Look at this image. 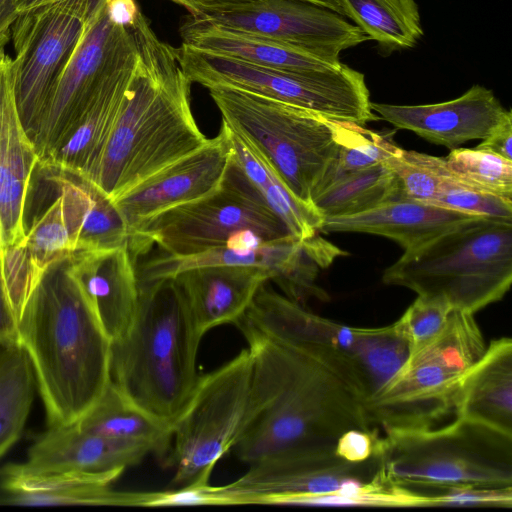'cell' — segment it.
I'll return each mask as SVG.
<instances>
[{
  "label": "cell",
  "instance_id": "74e56055",
  "mask_svg": "<svg viewBox=\"0 0 512 512\" xmlns=\"http://www.w3.org/2000/svg\"><path fill=\"white\" fill-rule=\"evenodd\" d=\"M453 309L437 298L417 296L403 315L394 322L414 353L434 340L445 327Z\"/></svg>",
  "mask_w": 512,
  "mask_h": 512
},
{
  "label": "cell",
  "instance_id": "d4e9b609",
  "mask_svg": "<svg viewBox=\"0 0 512 512\" xmlns=\"http://www.w3.org/2000/svg\"><path fill=\"white\" fill-rule=\"evenodd\" d=\"M198 334L234 324L243 317L271 274L256 266H205L173 277Z\"/></svg>",
  "mask_w": 512,
  "mask_h": 512
},
{
  "label": "cell",
  "instance_id": "7c38bea8",
  "mask_svg": "<svg viewBox=\"0 0 512 512\" xmlns=\"http://www.w3.org/2000/svg\"><path fill=\"white\" fill-rule=\"evenodd\" d=\"M238 479L207 485L214 505H368L379 455L351 462L335 452L276 456L248 465Z\"/></svg>",
  "mask_w": 512,
  "mask_h": 512
},
{
  "label": "cell",
  "instance_id": "4316f807",
  "mask_svg": "<svg viewBox=\"0 0 512 512\" xmlns=\"http://www.w3.org/2000/svg\"><path fill=\"white\" fill-rule=\"evenodd\" d=\"M454 413L512 435L511 338L486 347L461 382Z\"/></svg>",
  "mask_w": 512,
  "mask_h": 512
},
{
  "label": "cell",
  "instance_id": "5bb4252c",
  "mask_svg": "<svg viewBox=\"0 0 512 512\" xmlns=\"http://www.w3.org/2000/svg\"><path fill=\"white\" fill-rule=\"evenodd\" d=\"M92 3L93 0H67L40 7L19 13L12 25L17 109L33 143Z\"/></svg>",
  "mask_w": 512,
  "mask_h": 512
},
{
  "label": "cell",
  "instance_id": "7bdbcfd3",
  "mask_svg": "<svg viewBox=\"0 0 512 512\" xmlns=\"http://www.w3.org/2000/svg\"><path fill=\"white\" fill-rule=\"evenodd\" d=\"M19 343L18 320L6 288L0 255V344Z\"/></svg>",
  "mask_w": 512,
  "mask_h": 512
},
{
  "label": "cell",
  "instance_id": "d6a6232c",
  "mask_svg": "<svg viewBox=\"0 0 512 512\" xmlns=\"http://www.w3.org/2000/svg\"><path fill=\"white\" fill-rule=\"evenodd\" d=\"M364 126L334 119L337 154L314 195L339 177L383 163L401 150L384 135Z\"/></svg>",
  "mask_w": 512,
  "mask_h": 512
},
{
  "label": "cell",
  "instance_id": "30bf717a",
  "mask_svg": "<svg viewBox=\"0 0 512 512\" xmlns=\"http://www.w3.org/2000/svg\"><path fill=\"white\" fill-rule=\"evenodd\" d=\"M252 355L247 348L199 375L186 406L172 425L164 467L173 488L209 483L221 458L233 450L250 418Z\"/></svg>",
  "mask_w": 512,
  "mask_h": 512
},
{
  "label": "cell",
  "instance_id": "83f0119b",
  "mask_svg": "<svg viewBox=\"0 0 512 512\" xmlns=\"http://www.w3.org/2000/svg\"><path fill=\"white\" fill-rule=\"evenodd\" d=\"M77 425L94 434L143 444L163 465L170 452L172 425L134 404L111 380Z\"/></svg>",
  "mask_w": 512,
  "mask_h": 512
},
{
  "label": "cell",
  "instance_id": "9a60e30c",
  "mask_svg": "<svg viewBox=\"0 0 512 512\" xmlns=\"http://www.w3.org/2000/svg\"><path fill=\"white\" fill-rule=\"evenodd\" d=\"M129 28L110 20L105 0H93L82 34L56 82L34 142L39 160L58 146L79 119Z\"/></svg>",
  "mask_w": 512,
  "mask_h": 512
},
{
  "label": "cell",
  "instance_id": "603a6c76",
  "mask_svg": "<svg viewBox=\"0 0 512 512\" xmlns=\"http://www.w3.org/2000/svg\"><path fill=\"white\" fill-rule=\"evenodd\" d=\"M149 454V447L94 434L81 429L77 423L48 426L37 436L20 465L32 472H124L138 465Z\"/></svg>",
  "mask_w": 512,
  "mask_h": 512
},
{
  "label": "cell",
  "instance_id": "2e32d148",
  "mask_svg": "<svg viewBox=\"0 0 512 512\" xmlns=\"http://www.w3.org/2000/svg\"><path fill=\"white\" fill-rule=\"evenodd\" d=\"M222 27L260 35L339 59L368 37L345 17L298 0H273L204 18Z\"/></svg>",
  "mask_w": 512,
  "mask_h": 512
},
{
  "label": "cell",
  "instance_id": "277c9868",
  "mask_svg": "<svg viewBox=\"0 0 512 512\" xmlns=\"http://www.w3.org/2000/svg\"><path fill=\"white\" fill-rule=\"evenodd\" d=\"M201 340L173 278L139 284L132 324L111 342V381L134 404L173 425L199 378Z\"/></svg>",
  "mask_w": 512,
  "mask_h": 512
},
{
  "label": "cell",
  "instance_id": "f35d334b",
  "mask_svg": "<svg viewBox=\"0 0 512 512\" xmlns=\"http://www.w3.org/2000/svg\"><path fill=\"white\" fill-rule=\"evenodd\" d=\"M0 255L8 295L17 320H19L43 272L36 267L22 242L0 247Z\"/></svg>",
  "mask_w": 512,
  "mask_h": 512
},
{
  "label": "cell",
  "instance_id": "f6af8a7d",
  "mask_svg": "<svg viewBox=\"0 0 512 512\" xmlns=\"http://www.w3.org/2000/svg\"><path fill=\"white\" fill-rule=\"evenodd\" d=\"M19 0H0V49L11 39V28L18 16Z\"/></svg>",
  "mask_w": 512,
  "mask_h": 512
},
{
  "label": "cell",
  "instance_id": "d590c367",
  "mask_svg": "<svg viewBox=\"0 0 512 512\" xmlns=\"http://www.w3.org/2000/svg\"><path fill=\"white\" fill-rule=\"evenodd\" d=\"M386 163L399 183V199L432 204L446 169L445 157L401 150Z\"/></svg>",
  "mask_w": 512,
  "mask_h": 512
},
{
  "label": "cell",
  "instance_id": "484cf974",
  "mask_svg": "<svg viewBox=\"0 0 512 512\" xmlns=\"http://www.w3.org/2000/svg\"><path fill=\"white\" fill-rule=\"evenodd\" d=\"M478 216L482 215L468 214L414 200L398 199L361 213L326 217L320 232L378 235L394 240L404 252H411Z\"/></svg>",
  "mask_w": 512,
  "mask_h": 512
},
{
  "label": "cell",
  "instance_id": "ba28073f",
  "mask_svg": "<svg viewBox=\"0 0 512 512\" xmlns=\"http://www.w3.org/2000/svg\"><path fill=\"white\" fill-rule=\"evenodd\" d=\"M207 90L222 122L271 167L293 195L312 203L337 154L334 119L238 88Z\"/></svg>",
  "mask_w": 512,
  "mask_h": 512
},
{
  "label": "cell",
  "instance_id": "ab89813d",
  "mask_svg": "<svg viewBox=\"0 0 512 512\" xmlns=\"http://www.w3.org/2000/svg\"><path fill=\"white\" fill-rule=\"evenodd\" d=\"M189 13L192 18H204L216 14L243 10L273 0H166ZM329 9L343 17L338 0H298Z\"/></svg>",
  "mask_w": 512,
  "mask_h": 512
},
{
  "label": "cell",
  "instance_id": "836d02e7",
  "mask_svg": "<svg viewBox=\"0 0 512 512\" xmlns=\"http://www.w3.org/2000/svg\"><path fill=\"white\" fill-rule=\"evenodd\" d=\"M445 162L450 173L478 190L512 200V161L477 148L452 149Z\"/></svg>",
  "mask_w": 512,
  "mask_h": 512
},
{
  "label": "cell",
  "instance_id": "ffe728a7",
  "mask_svg": "<svg viewBox=\"0 0 512 512\" xmlns=\"http://www.w3.org/2000/svg\"><path fill=\"white\" fill-rule=\"evenodd\" d=\"M256 266L271 274L283 294L289 297L303 292L313 279L315 265L303 248V242L289 236L250 250L227 246L189 255L161 253L138 262V283L173 278L189 269L205 266Z\"/></svg>",
  "mask_w": 512,
  "mask_h": 512
},
{
  "label": "cell",
  "instance_id": "f1b7e54d",
  "mask_svg": "<svg viewBox=\"0 0 512 512\" xmlns=\"http://www.w3.org/2000/svg\"><path fill=\"white\" fill-rule=\"evenodd\" d=\"M230 132L236 161L290 234L300 241L316 236L325 219L322 213L314 204L293 195L271 167L231 129Z\"/></svg>",
  "mask_w": 512,
  "mask_h": 512
},
{
  "label": "cell",
  "instance_id": "8d00e7d4",
  "mask_svg": "<svg viewBox=\"0 0 512 512\" xmlns=\"http://www.w3.org/2000/svg\"><path fill=\"white\" fill-rule=\"evenodd\" d=\"M432 205L468 214L512 219L511 199L478 190L461 182L450 173L447 166Z\"/></svg>",
  "mask_w": 512,
  "mask_h": 512
},
{
  "label": "cell",
  "instance_id": "6da1fadb",
  "mask_svg": "<svg viewBox=\"0 0 512 512\" xmlns=\"http://www.w3.org/2000/svg\"><path fill=\"white\" fill-rule=\"evenodd\" d=\"M237 327L252 355L250 418L232 450L241 462L335 452L348 430L379 432L366 409V384L344 354Z\"/></svg>",
  "mask_w": 512,
  "mask_h": 512
},
{
  "label": "cell",
  "instance_id": "4fadbf2b",
  "mask_svg": "<svg viewBox=\"0 0 512 512\" xmlns=\"http://www.w3.org/2000/svg\"><path fill=\"white\" fill-rule=\"evenodd\" d=\"M238 324L281 342L327 346L348 357L359 370L369 397L382 389L409 356L395 324L377 328L343 325L308 311L267 283Z\"/></svg>",
  "mask_w": 512,
  "mask_h": 512
},
{
  "label": "cell",
  "instance_id": "8fae6325",
  "mask_svg": "<svg viewBox=\"0 0 512 512\" xmlns=\"http://www.w3.org/2000/svg\"><path fill=\"white\" fill-rule=\"evenodd\" d=\"M178 58L190 82L206 89L238 88L361 125L379 119L372 110L364 74L345 64L336 70L290 72L204 52L183 43L178 48Z\"/></svg>",
  "mask_w": 512,
  "mask_h": 512
},
{
  "label": "cell",
  "instance_id": "9c48e42d",
  "mask_svg": "<svg viewBox=\"0 0 512 512\" xmlns=\"http://www.w3.org/2000/svg\"><path fill=\"white\" fill-rule=\"evenodd\" d=\"M473 315L453 309L440 334L409 354L392 379L367 399L376 429L431 427L455 412L461 382L487 347Z\"/></svg>",
  "mask_w": 512,
  "mask_h": 512
},
{
  "label": "cell",
  "instance_id": "ee69618b",
  "mask_svg": "<svg viewBox=\"0 0 512 512\" xmlns=\"http://www.w3.org/2000/svg\"><path fill=\"white\" fill-rule=\"evenodd\" d=\"M110 20L118 26L131 27L140 12L134 0H105Z\"/></svg>",
  "mask_w": 512,
  "mask_h": 512
},
{
  "label": "cell",
  "instance_id": "cb8c5ba5",
  "mask_svg": "<svg viewBox=\"0 0 512 512\" xmlns=\"http://www.w3.org/2000/svg\"><path fill=\"white\" fill-rule=\"evenodd\" d=\"M70 270L111 342L129 329L137 311V261L127 246L105 251H75Z\"/></svg>",
  "mask_w": 512,
  "mask_h": 512
},
{
  "label": "cell",
  "instance_id": "7402d4cb",
  "mask_svg": "<svg viewBox=\"0 0 512 512\" xmlns=\"http://www.w3.org/2000/svg\"><path fill=\"white\" fill-rule=\"evenodd\" d=\"M123 474L57 472L37 473L11 463L0 469V484L8 501L25 506L151 507L155 491H120L112 484Z\"/></svg>",
  "mask_w": 512,
  "mask_h": 512
},
{
  "label": "cell",
  "instance_id": "3957f363",
  "mask_svg": "<svg viewBox=\"0 0 512 512\" xmlns=\"http://www.w3.org/2000/svg\"><path fill=\"white\" fill-rule=\"evenodd\" d=\"M70 262L69 255L47 267L18 320L48 426L77 423L111 380V341Z\"/></svg>",
  "mask_w": 512,
  "mask_h": 512
},
{
  "label": "cell",
  "instance_id": "e0dca14e",
  "mask_svg": "<svg viewBox=\"0 0 512 512\" xmlns=\"http://www.w3.org/2000/svg\"><path fill=\"white\" fill-rule=\"evenodd\" d=\"M232 157L231 132L222 122L219 133L203 147L114 200L130 235L147 219L215 191L222 182Z\"/></svg>",
  "mask_w": 512,
  "mask_h": 512
},
{
  "label": "cell",
  "instance_id": "bcb514c9",
  "mask_svg": "<svg viewBox=\"0 0 512 512\" xmlns=\"http://www.w3.org/2000/svg\"><path fill=\"white\" fill-rule=\"evenodd\" d=\"M63 1L67 0H19L17 12L19 14Z\"/></svg>",
  "mask_w": 512,
  "mask_h": 512
},
{
  "label": "cell",
  "instance_id": "1f68e13d",
  "mask_svg": "<svg viewBox=\"0 0 512 512\" xmlns=\"http://www.w3.org/2000/svg\"><path fill=\"white\" fill-rule=\"evenodd\" d=\"M31 361L19 343L0 344V459L19 441L34 400Z\"/></svg>",
  "mask_w": 512,
  "mask_h": 512
},
{
  "label": "cell",
  "instance_id": "b9f144b4",
  "mask_svg": "<svg viewBox=\"0 0 512 512\" xmlns=\"http://www.w3.org/2000/svg\"><path fill=\"white\" fill-rule=\"evenodd\" d=\"M512 114L505 118L475 148L497 154L512 161Z\"/></svg>",
  "mask_w": 512,
  "mask_h": 512
},
{
  "label": "cell",
  "instance_id": "7a4b0ae2",
  "mask_svg": "<svg viewBox=\"0 0 512 512\" xmlns=\"http://www.w3.org/2000/svg\"><path fill=\"white\" fill-rule=\"evenodd\" d=\"M138 58L120 112L90 180L112 201L203 147L191 82L178 48L162 41L140 10L131 26Z\"/></svg>",
  "mask_w": 512,
  "mask_h": 512
},
{
  "label": "cell",
  "instance_id": "4dcf8cb0",
  "mask_svg": "<svg viewBox=\"0 0 512 512\" xmlns=\"http://www.w3.org/2000/svg\"><path fill=\"white\" fill-rule=\"evenodd\" d=\"M398 199L397 176L383 162L339 177L317 192L312 203L326 218L361 213Z\"/></svg>",
  "mask_w": 512,
  "mask_h": 512
},
{
  "label": "cell",
  "instance_id": "e575fe53",
  "mask_svg": "<svg viewBox=\"0 0 512 512\" xmlns=\"http://www.w3.org/2000/svg\"><path fill=\"white\" fill-rule=\"evenodd\" d=\"M91 194L92 202L78 233L75 251H105L128 246L130 233L114 202L93 183Z\"/></svg>",
  "mask_w": 512,
  "mask_h": 512
},
{
  "label": "cell",
  "instance_id": "f546056e",
  "mask_svg": "<svg viewBox=\"0 0 512 512\" xmlns=\"http://www.w3.org/2000/svg\"><path fill=\"white\" fill-rule=\"evenodd\" d=\"M349 18L383 53L414 47L423 36L415 0H338Z\"/></svg>",
  "mask_w": 512,
  "mask_h": 512
},
{
  "label": "cell",
  "instance_id": "ac0fdd59",
  "mask_svg": "<svg viewBox=\"0 0 512 512\" xmlns=\"http://www.w3.org/2000/svg\"><path fill=\"white\" fill-rule=\"evenodd\" d=\"M138 58L131 27L79 119L65 138L40 161L91 180L120 112Z\"/></svg>",
  "mask_w": 512,
  "mask_h": 512
},
{
  "label": "cell",
  "instance_id": "8992f818",
  "mask_svg": "<svg viewBox=\"0 0 512 512\" xmlns=\"http://www.w3.org/2000/svg\"><path fill=\"white\" fill-rule=\"evenodd\" d=\"M377 454L383 477L416 493L512 487V435L460 416L442 426L385 431Z\"/></svg>",
  "mask_w": 512,
  "mask_h": 512
},
{
  "label": "cell",
  "instance_id": "60d3db41",
  "mask_svg": "<svg viewBox=\"0 0 512 512\" xmlns=\"http://www.w3.org/2000/svg\"><path fill=\"white\" fill-rule=\"evenodd\" d=\"M380 438L379 432L351 429L338 439L335 453L347 461H365L378 453Z\"/></svg>",
  "mask_w": 512,
  "mask_h": 512
},
{
  "label": "cell",
  "instance_id": "d6986e66",
  "mask_svg": "<svg viewBox=\"0 0 512 512\" xmlns=\"http://www.w3.org/2000/svg\"><path fill=\"white\" fill-rule=\"evenodd\" d=\"M372 110L393 126L414 132L429 142L455 149L485 138L510 113L492 90L473 85L460 97L425 105L371 103Z\"/></svg>",
  "mask_w": 512,
  "mask_h": 512
},
{
  "label": "cell",
  "instance_id": "5b68a950",
  "mask_svg": "<svg viewBox=\"0 0 512 512\" xmlns=\"http://www.w3.org/2000/svg\"><path fill=\"white\" fill-rule=\"evenodd\" d=\"M387 285L474 314L512 283V219L478 216L403 255L383 272Z\"/></svg>",
  "mask_w": 512,
  "mask_h": 512
},
{
  "label": "cell",
  "instance_id": "52a82bcc",
  "mask_svg": "<svg viewBox=\"0 0 512 512\" xmlns=\"http://www.w3.org/2000/svg\"><path fill=\"white\" fill-rule=\"evenodd\" d=\"M289 236L233 154L215 191L147 219L133 230L127 247L138 261L153 245L162 253L189 255L224 246L250 250Z\"/></svg>",
  "mask_w": 512,
  "mask_h": 512
},
{
  "label": "cell",
  "instance_id": "44dd1931",
  "mask_svg": "<svg viewBox=\"0 0 512 512\" xmlns=\"http://www.w3.org/2000/svg\"><path fill=\"white\" fill-rule=\"evenodd\" d=\"M15 77L14 58L0 49V247L24 240L23 207L39 160L18 113Z\"/></svg>",
  "mask_w": 512,
  "mask_h": 512
}]
</instances>
